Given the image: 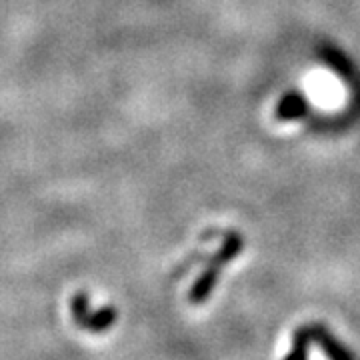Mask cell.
Masks as SVG:
<instances>
[{"label": "cell", "mask_w": 360, "mask_h": 360, "mask_svg": "<svg viewBox=\"0 0 360 360\" xmlns=\"http://www.w3.org/2000/svg\"><path fill=\"white\" fill-rule=\"evenodd\" d=\"M243 246H245V243H243V236H240L238 232H229V234L224 236V243H222V246L219 248V252L210 258V262L206 264L205 272L196 278V283H194L193 288H191L188 300H191L193 304H202L206 298L210 296L212 288L219 283V276L220 272H222V269L240 255Z\"/></svg>", "instance_id": "obj_1"}, {"label": "cell", "mask_w": 360, "mask_h": 360, "mask_svg": "<svg viewBox=\"0 0 360 360\" xmlns=\"http://www.w3.org/2000/svg\"><path fill=\"white\" fill-rule=\"evenodd\" d=\"M70 309H72V316H75L78 326H82L84 330H90V333L108 330L116 321L115 309L108 307V309L92 310L90 309L89 298L82 292H77L75 298L70 300Z\"/></svg>", "instance_id": "obj_2"}, {"label": "cell", "mask_w": 360, "mask_h": 360, "mask_svg": "<svg viewBox=\"0 0 360 360\" xmlns=\"http://www.w3.org/2000/svg\"><path fill=\"white\" fill-rule=\"evenodd\" d=\"M309 328L310 340L322 348V352L328 356V360H356V356L352 354V350H348L324 324L312 322V324H309Z\"/></svg>", "instance_id": "obj_3"}, {"label": "cell", "mask_w": 360, "mask_h": 360, "mask_svg": "<svg viewBox=\"0 0 360 360\" xmlns=\"http://www.w3.org/2000/svg\"><path fill=\"white\" fill-rule=\"evenodd\" d=\"M312 345L310 340L309 324H302L300 328H296L292 335V347L290 352L284 356V360H309V347Z\"/></svg>", "instance_id": "obj_4"}, {"label": "cell", "mask_w": 360, "mask_h": 360, "mask_svg": "<svg viewBox=\"0 0 360 360\" xmlns=\"http://www.w3.org/2000/svg\"><path fill=\"white\" fill-rule=\"evenodd\" d=\"M304 110H307L304 98L298 94H288L276 106V116L283 120H290V118H298L300 115H304Z\"/></svg>", "instance_id": "obj_5"}]
</instances>
